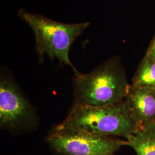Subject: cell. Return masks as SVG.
Here are the masks:
<instances>
[{
  "mask_svg": "<svg viewBox=\"0 0 155 155\" xmlns=\"http://www.w3.org/2000/svg\"><path fill=\"white\" fill-rule=\"evenodd\" d=\"M73 105L100 106L124 101L129 89L124 68L118 57L105 61L73 80Z\"/></svg>",
  "mask_w": 155,
  "mask_h": 155,
  "instance_id": "obj_1",
  "label": "cell"
},
{
  "mask_svg": "<svg viewBox=\"0 0 155 155\" xmlns=\"http://www.w3.org/2000/svg\"><path fill=\"white\" fill-rule=\"evenodd\" d=\"M58 128L127 139L139 127L125 102L100 106L73 105Z\"/></svg>",
  "mask_w": 155,
  "mask_h": 155,
  "instance_id": "obj_2",
  "label": "cell"
},
{
  "mask_svg": "<svg viewBox=\"0 0 155 155\" xmlns=\"http://www.w3.org/2000/svg\"><path fill=\"white\" fill-rule=\"evenodd\" d=\"M17 13L33 31L35 49L40 61H43L45 56H47L51 60L58 59L61 64L71 67L75 75L79 73L70 60L69 52L75 40L89 27L90 22H59L23 8L20 9Z\"/></svg>",
  "mask_w": 155,
  "mask_h": 155,
  "instance_id": "obj_3",
  "label": "cell"
},
{
  "mask_svg": "<svg viewBox=\"0 0 155 155\" xmlns=\"http://www.w3.org/2000/svg\"><path fill=\"white\" fill-rule=\"evenodd\" d=\"M48 144L61 155H113L127 141L110 136L54 126L46 138Z\"/></svg>",
  "mask_w": 155,
  "mask_h": 155,
  "instance_id": "obj_4",
  "label": "cell"
},
{
  "mask_svg": "<svg viewBox=\"0 0 155 155\" xmlns=\"http://www.w3.org/2000/svg\"><path fill=\"white\" fill-rule=\"evenodd\" d=\"M36 122L32 106L11 79L1 78L0 126L9 130L29 129Z\"/></svg>",
  "mask_w": 155,
  "mask_h": 155,
  "instance_id": "obj_5",
  "label": "cell"
},
{
  "mask_svg": "<svg viewBox=\"0 0 155 155\" xmlns=\"http://www.w3.org/2000/svg\"><path fill=\"white\" fill-rule=\"evenodd\" d=\"M124 101L138 127L155 122V89L129 85Z\"/></svg>",
  "mask_w": 155,
  "mask_h": 155,
  "instance_id": "obj_6",
  "label": "cell"
},
{
  "mask_svg": "<svg viewBox=\"0 0 155 155\" xmlns=\"http://www.w3.org/2000/svg\"><path fill=\"white\" fill-rule=\"evenodd\" d=\"M127 142L137 155H155V122L139 127Z\"/></svg>",
  "mask_w": 155,
  "mask_h": 155,
  "instance_id": "obj_7",
  "label": "cell"
},
{
  "mask_svg": "<svg viewBox=\"0 0 155 155\" xmlns=\"http://www.w3.org/2000/svg\"><path fill=\"white\" fill-rule=\"evenodd\" d=\"M132 84L155 89V63L144 58L133 77Z\"/></svg>",
  "mask_w": 155,
  "mask_h": 155,
  "instance_id": "obj_8",
  "label": "cell"
},
{
  "mask_svg": "<svg viewBox=\"0 0 155 155\" xmlns=\"http://www.w3.org/2000/svg\"><path fill=\"white\" fill-rule=\"evenodd\" d=\"M144 58L155 63V36L152 40Z\"/></svg>",
  "mask_w": 155,
  "mask_h": 155,
  "instance_id": "obj_9",
  "label": "cell"
}]
</instances>
